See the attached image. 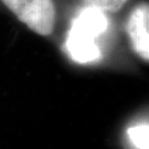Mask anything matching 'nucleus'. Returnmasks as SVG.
<instances>
[{"label":"nucleus","mask_w":149,"mask_h":149,"mask_svg":"<svg viewBox=\"0 0 149 149\" xmlns=\"http://www.w3.org/2000/svg\"><path fill=\"white\" fill-rule=\"evenodd\" d=\"M86 8H93L104 13H115L122 9L128 0H82Z\"/></svg>","instance_id":"obj_4"},{"label":"nucleus","mask_w":149,"mask_h":149,"mask_svg":"<svg viewBox=\"0 0 149 149\" xmlns=\"http://www.w3.org/2000/svg\"><path fill=\"white\" fill-rule=\"evenodd\" d=\"M17 19L42 37L52 34L56 10L53 0H1Z\"/></svg>","instance_id":"obj_2"},{"label":"nucleus","mask_w":149,"mask_h":149,"mask_svg":"<svg viewBox=\"0 0 149 149\" xmlns=\"http://www.w3.org/2000/svg\"><path fill=\"white\" fill-rule=\"evenodd\" d=\"M127 135L136 148L149 149V126L140 125L128 128Z\"/></svg>","instance_id":"obj_5"},{"label":"nucleus","mask_w":149,"mask_h":149,"mask_svg":"<svg viewBox=\"0 0 149 149\" xmlns=\"http://www.w3.org/2000/svg\"><path fill=\"white\" fill-rule=\"evenodd\" d=\"M127 32L134 51L149 60V6L141 3L133 10L127 22Z\"/></svg>","instance_id":"obj_3"},{"label":"nucleus","mask_w":149,"mask_h":149,"mask_svg":"<svg viewBox=\"0 0 149 149\" xmlns=\"http://www.w3.org/2000/svg\"><path fill=\"white\" fill-rule=\"evenodd\" d=\"M105 13L97 9L86 8L73 22L66 41V49L72 59L86 63L100 56L95 38L106 30Z\"/></svg>","instance_id":"obj_1"}]
</instances>
